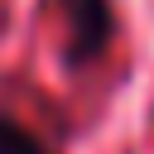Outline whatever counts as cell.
I'll return each instance as SVG.
<instances>
[{
    "label": "cell",
    "mask_w": 154,
    "mask_h": 154,
    "mask_svg": "<svg viewBox=\"0 0 154 154\" xmlns=\"http://www.w3.org/2000/svg\"><path fill=\"white\" fill-rule=\"evenodd\" d=\"M63 14H67V63L72 67H87L96 63L106 48H111V34H116V10L111 0H58Z\"/></svg>",
    "instance_id": "1"
},
{
    "label": "cell",
    "mask_w": 154,
    "mask_h": 154,
    "mask_svg": "<svg viewBox=\"0 0 154 154\" xmlns=\"http://www.w3.org/2000/svg\"><path fill=\"white\" fill-rule=\"evenodd\" d=\"M0 154H53L34 130H24L10 111H0Z\"/></svg>",
    "instance_id": "2"
}]
</instances>
